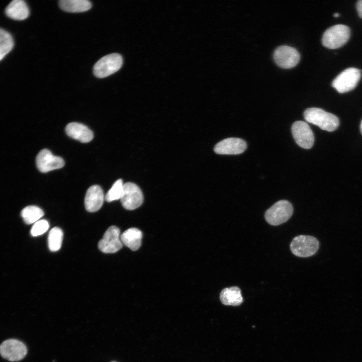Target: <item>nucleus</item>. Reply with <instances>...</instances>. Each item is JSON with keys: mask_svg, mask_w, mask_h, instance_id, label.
<instances>
[{"mask_svg": "<svg viewBox=\"0 0 362 362\" xmlns=\"http://www.w3.org/2000/svg\"><path fill=\"white\" fill-rule=\"evenodd\" d=\"M304 117L307 122L329 132L336 130L339 124V119L335 115L318 108L306 109L304 112Z\"/></svg>", "mask_w": 362, "mask_h": 362, "instance_id": "nucleus-1", "label": "nucleus"}, {"mask_svg": "<svg viewBox=\"0 0 362 362\" xmlns=\"http://www.w3.org/2000/svg\"><path fill=\"white\" fill-rule=\"evenodd\" d=\"M350 35V29L348 26L337 24L329 27L324 32L322 43L329 49L339 48L348 41Z\"/></svg>", "mask_w": 362, "mask_h": 362, "instance_id": "nucleus-2", "label": "nucleus"}, {"mask_svg": "<svg viewBox=\"0 0 362 362\" xmlns=\"http://www.w3.org/2000/svg\"><path fill=\"white\" fill-rule=\"evenodd\" d=\"M293 213V207L291 203L286 200H281L266 211L264 218L268 224L277 226L287 221Z\"/></svg>", "mask_w": 362, "mask_h": 362, "instance_id": "nucleus-3", "label": "nucleus"}, {"mask_svg": "<svg viewBox=\"0 0 362 362\" xmlns=\"http://www.w3.org/2000/svg\"><path fill=\"white\" fill-rule=\"evenodd\" d=\"M123 64V58L118 53H112L101 58L95 64L94 75L98 78L107 77L119 70Z\"/></svg>", "mask_w": 362, "mask_h": 362, "instance_id": "nucleus-4", "label": "nucleus"}, {"mask_svg": "<svg viewBox=\"0 0 362 362\" xmlns=\"http://www.w3.org/2000/svg\"><path fill=\"white\" fill-rule=\"evenodd\" d=\"M319 246V241L315 237L309 235H299L292 241L290 249L294 255L306 257L314 255L317 251Z\"/></svg>", "mask_w": 362, "mask_h": 362, "instance_id": "nucleus-5", "label": "nucleus"}, {"mask_svg": "<svg viewBox=\"0 0 362 362\" xmlns=\"http://www.w3.org/2000/svg\"><path fill=\"white\" fill-rule=\"evenodd\" d=\"M361 77V70L354 67L345 69L332 82V86L339 93L351 90L357 85Z\"/></svg>", "mask_w": 362, "mask_h": 362, "instance_id": "nucleus-6", "label": "nucleus"}, {"mask_svg": "<svg viewBox=\"0 0 362 362\" xmlns=\"http://www.w3.org/2000/svg\"><path fill=\"white\" fill-rule=\"evenodd\" d=\"M27 353V348L22 342L15 339H10L2 342L0 345L2 356L11 361H19Z\"/></svg>", "mask_w": 362, "mask_h": 362, "instance_id": "nucleus-7", "label": "nucleus"}, {"mask_svg": "<svg viewBox=\"0 0 362 362\" xmlns=\"http://www.w3.org/2000/svg\"><path fill=\"white\" fill-rule=\"evenodd\" d=\"M120 234V229L117 227L110 226L99 242V249L106 253H113L119 251L123 247Z\"/></svg>", "mask_w": 362, "mask_h": 362, "instance_id": "nucleus-8", "label": "nucleus"}, {"mask_svg": "<svg viewBox=\"0 0 362 362\" xmlns=\"http://www.w3.org/2000/svg\"><path fill=\"white\" fill-rule=\"evenodd\" d=\"M123 207L127 210H134L143 202V195L139 187L128 182L124 184V190L120 199Z\"/></svg>", "mask_w": 362, "mask_h": 362, "instance_id": "nucleus-9", "label": "nucleus"}, {"mask_svg": "<svg viewBox=\"0 0 362 362\" xmlns=\"http://www.w3.org/2000/svg\"><path fill=\"white\" fill-rule=\"evenodd\" d=\"M274 58L276 64L283 68H291L299 62L300 55L294 48L288 46H281L275 51Z\"/></svg>", "mask_w": 362, "mask_h": 362, "instance_id": "nucleus-10", "label": "nucleus"}, {"mask_svg": "<svg viewBox=\"0 0 362 362\" xmlns=\"http://www.w3.org/2000/svg\"><path fill=\"white\" fill-rule=\"evenodd\" d=\"M292 133L296 143L305 149L311 148L314 142L313 133L308 124L302 121H298L292 126Z\"/></svg>", "mask_w": 362, "mask_h": 362, "instance_id": "nucleus-11", "label": "nucleus"}, {"mask_svg": "<svg viewBox=\"0 0 362 362\" xmlns=\"http://www.w3.org/2000/svg\"><path fill=\"white\" fill-rule=\"evenodd\" d=\"M36 162L39 170L44 173L61 168L64 165V160L61 157L53 155L47 149H43L38 153Z\"/></svg>", "mask_w": 362, "mask_h": 362, "instance_id": "nucleus-12", "label": "nucleus"}, {"mask_svg": "<svg viewBox=\"0 0 362 362\" xmlns=\"http://www.w3.org/2000/svg\"><path fill=\"white\" fill-rule=\"evenodd\" d=\"M247 148L246 142L238 138H228L218 142L214 147V151L219 154H239Z\"/></svg>", "mask_w": 362, "mask_h": 362, "instance_id": "nucleus-13", "label": "nucleus"}, {"mask_svg": "<svg viewBox=\"0 0 362 362\" xmlns=\"http://www.w3.org/2000/svg\"><path fill=\"white\" fill-rule=\"evenodd\" d=\"M105 196L101 187L94 185L89 187L86 193L84 205L86 210L89 212L98 211L102 206Z\"/></svg>", "mask_w": 362, "mask_h": 362, "instance_id": "nucleus-14", "label": "nucleus"}, {"mask_svg": "<svg viewBox=\"0 0 362 362\" xmlns=\"http://www.w3.org/2000/svg\"><path fill=\"white\" fill-rule=\"evenodd\" d=\"M65 131L68 136L82 143L90 142L94 137L93 132L87 126L77 122L68 124Z\"/></svg>", "mask_w": 362, "mask_h": 362, "instance_id": "nucleus-15", "label": "nucleus"}, {"mask_svg": "<svg viewBox=\"0 0 362 362\" xmlns=\"http://www.w3.org/2000/svg\"><path fill=\"white\" fill-rule=\"evenodd\" d=\"M6 14L10 18L16 20H23L29 14V8L26 3L22 0L12 1L6 9Z\"/></svg>", "mask_w": 362, "mask_h": 362, "instance_id": "nucleus-16", "label": "nucleus"}, {"mask_svg": "<svg viewBox=\"0 0 362 362\" xmlns=\"http://www.w3.org/2000/svg\"><path fill=\"white\" fill-rule=\"evenodd\" d=\"M142 232L136 228H131L125 231L120 236L122 243L133 251L137 250L141 244Z\"/></svg>", "mask_w": 362, "mask_h": 362, "instance_id": "nucleus-17", "label": "nucleus"}, {"mask_svg": "<svg viewBox=\"0 0 362 362\" xmlns=\"http://www.w3.org/2000/svg\"><path fill=\"white\" fill-rule=\"evenodd\" d=\"M220 298L223 304L228 306H239L243 301L241 290L236 286L226 288L222 290Z\"/></svg>", "mask_w": 362, "mask_h": 362, "instance_id": "nucleus-18", "label": "nucleus"}, {"mask_svg": "<svg viewBox=\"0 0 362 362\" xmlns=\"http://www.w3.org/2000/svg\"><path fill=\"white\" fill-rule=\"evenodd\" d=\"M59 6L63 11L78 13L88 11L92 7V4L87 0H60Z\"/></svg>", "mask_w": 362, "mask_h": 362, "instance_id": "nucleus-19", "label": "nucleus"}, {"mask_svg": "<svg viewBox=\"0 0 362 362\" xmlns=\"http://www.w3.org/2000/svg\"><path fill=\"white\" fill-rule=\"evenodd\" d=\"M44 213L43 210L36 206H29L21 211V216L24 222L27 224L35 223L38 221Z\"/></svg>", "mask_w": 362, "mask_h": 362, "instance_id": "nucleus-20", "label": "nucleus"}, {"mask_svg": "<svg viewBox=\"0 0 362 362\" xmlns=\"http://www.w3.org/2000/svg\"><path fill=\"white\" fill-rule=\"evenodd\" d=\"M63 236V231L58 227H54L50 231L48 237V244L50 250L54 252L61 248Z\"/></svg>", "mask_w": 362, "mask_h": 362, "instance_id": "nucleus-21", "label": "nucleus"}, {"mask_svg": "<svg viewBox=\"0 0 362 362\" xmlns=\"http://www.w3.org/2000/svg\"><path fill=\"white\" fill-rule=\"evenodd\" d=\"M13 45L14 41L11 34L0 29V61L11 51Z\"/></svg>", "mask_w": 362, "mask_h": 362, "instance_id": "nucleus-22", "label": "nucleus"}, {"mask_svg": "<svg viewBox=\"0 0 362 362\" xmlns=\"http://www.w3.org/2000/svg\"><path fill=\"white\" fill-rule=\"evenodd\" d=\"M124 184L121 179L117 180L106 194L105 200L108 202L120 200L123 193Z\"/></svg>", "mask_w": 362, "mask_h": 362, "instance_id": "nucleus-23", "label": "nucleus"}, {"mask_svg": "<svg viewBox=\"0 0 362 362\" xmlns=\"http://www.w3.org/2000/svg\"><path fill=\"white\" fill-rule=\"evenodd\" d=\"M49 224L48 221L43 219L38 220L33 225L31 230V235L37 236L44 233L49 228Z\"/></svg>", "mask_w": 362, "mask_h": 362, "instance_id": "nucleus-24", "label": "nucleus"}, {"mask_svg": "<svg viewBox=\"0 0 362 362\" xmlns=\"http://www.w3.org/2000/svg\"><path fill=\"white\" fill-rule=\"evenodd\" d=\"M356 8L358 16L360 18H362V0H360L357 2Z\"/></svg>", "mask_w": 362, "mask_h": 362, "instance_id": "nucleus-25", "label": "nucleus"}, {"mask_svg": "<svg viewBox=\"0 0 362 362\" xmlns=\"http://www.w3.org/2000/svg\"><path fill=\"white\" fill-rule=\"evenodd\" d=\"M333 17H335V18H337V17H339V14L337 13H336L333 15Z\"/></svg>", "mask_w": 362, "mask_h": 362, "instance_id": "nucleus-26", "label": "nucleus"}, {"mask_svg": "<svg viewBox=\"0 0 362 362\" xmlns=\"http://www.w3.org/2000/svg\"><path fill=\"white\" fill-rule=\"evenodd\" d=\"M360 129L361 133L362 134V120H361L360 125Z\"/></svg>", "mask_w": 362, "mask_h": 362, "instance_id": "nucleus-27", "label": "nucleus"}, {"mask_svg": "<svg viewBox=\"0 0 362 362\" xmlns=\"http://www.w3.org/2000/svg\"><path fill=\"white\" fill-rule=\"evenodd\" d=\"M112 362H116V361H112Z\"/></svg>", "mask_w": 362, "mask_h": 362, "instance_id": "nucleus-28", "label": "nucleus"}, {"mask_svg": "<svg viewBox=\"0 0 362 362\" xmlns=\"http://www.w3.org/2000/svg\"><path fill=\"white\" fill-rule=\"evenodd\" d=\"M53 362H55V361H53Z\"/></svg>", "mask_w": 362, "mask_h": 362, "instance_id": "nucleus-29", "label": "nucleus"}]
</instances>
